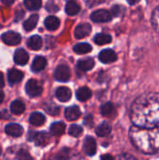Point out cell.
<instances>
[{
	"label": "cell",
	"instance_id": "5bb4252c",
	"mask_svg": "<svg viewBox=\"0 0 159 160\" xmlns=\"http://www.w3.org/2000/svg\"><path fill=\"white\" fill-rule=\"evenodd\" d=\"M82 115V112L77 106H71L66 109L65 116L68 121H75L80 118Z\"/></svg>",
	"mask_w": 159,
	"mask_h": 160
},
{
	"label": "cell",
	"instance_id": "cb8c5ba5",
	"mask_svg": "<svg viewBox=\"0 0 159 160\" xmlns=\"http://www.w3.org/2000/svg\"><path fill=\"white\" fill-rule=\"evenodd\" d=\"M81 10V8L79 6L78 3H76L75 1H68L66 4V12L69 15V16H74L77 15Z\"/></svg>",
	"mask_w": 159,
	"mask_h": 160
},
{
	"label": "cell",
	"instance_id": "9a60e30c",
	"mask_svg": "<svg viewBox=\"0 0 159 160\" xmlns=\"http://www.w3.org/2000/svg\"><path fill=\"white\" fill-rule=\"evenodd\" d=\"M77 67L82 71H89L95 67V61L93 58H90V57L83 58V59L79 60Z\"/></svg>",
	"mask_w": 159,
	"mask_h": 160
},
{
	"label": "cell",
	"instance_id": "7402d4cb",
	"mask_svg": "<svg viewBox=\"0 0 159 160\" xmlns=\"http://www.w3.org/2000/svg\"><path fill=\"white\" fill-rule=\"evenodd\" d=\"M111 132H112V126L109 123H107V122H104V123L100 124L96 128V133L99 137H106Z\"/></svg>",
	"mask_w": 159,
	"mask_h": 160
},
{
	"label": "cell",
	"instance_id": "7c38bea8",
	"mask_svg": "<svg viewBox=\"0 0 159 160\" xmlns=\"http://www.w3.org/2000/svg\"><path fill=\"white\" fill-rule=\"evenodd\" d=\"M5 132L12 137H20L23 133V128L18 124H8L5 128Z\"/></svg>",
	"mask_w": 159,
	"mask_h": 160
},
{
	"label": "cell",
	"instance_id": "8fae6325",
	"mask_svg": "<svg viewBox=\"0 0 159 160\" xmlns=\"http://www.w3.org/2000/svg\"><path fill=\"white\" fill-rule=\"evenodd\" d=\"M71 90L67 87L62 86L56 89L55 91V97L57 98L58 100L61 102H67L71 98Z\"/></svg>",
	"mask_w": 159,
	"mask_h": 160
},
{
	"label": "cell",
	"instance_id": "ee69618b",
	"mask_svg": "<svg viewBox=\"0 0 159 160\" xmlns=\"http://www.w3.org/2000/svg\"><path fill=\"white\" fill-rule=\"evenodd\" d=\"M4 4H6V5H11V4H13V1H2Z\"/></svg>",
	"mask_w": 159,
	"mask_h": 160
},
{
	"label": "cell",
	"instance_id": "9c48e42d",
	"mask_svg": "<svg viewBox=\"0 0 159 160\" xmlns=\"http://www.w3.org/2000/svg\"><path fill=\"white\" fill-rule=\"evenodd\" d=\"M92 31V26L90 23H81L79 24L74 31V36L78 39L86 38Z\"/></svg>",
	"mask_w": 159,
	"mask_h": 160
},
{
	"label": "cell",
	"instance_id": "4fadbf2b",
	"mask_svg": "<svg viewBox=\"0 0 159 160\" xmlns=\"http://www.w3.org/2000/svg\"><path fill=\"white\" fill-rule=\"evenodd\" d=\"M29 60L28 53L23 49H18L14 53V61L20 66H24Z\"/></svg>",
	"mask_w": 159,
	"mask_h": 160
},
{
	"label": "cell",
	"instance_id": "83f0119b",
	"mask_svg": "<svg viewBox=\"0 0 159 160\" xmlns=\"http://www.w3.org/2000/svg\"><path fill=\"white\" fill-rule=\"evenodd\" d=\"M94 41L97 45H105V44H108V43H111L112 42V37L109 34L100 33V34H97L95 37Z\"/></svg>",
	"mask_w": 159,
	"mask_h": 160
},
{
	"label": "cell",
	"instance_id": "277c9868",
	"mask_svg": "<svg viewBox=\"0 0 159 160\" xmlns=\"http://www.w3.org/2000/svg\"><path fill=\"white\" fill-rule=\"evenodd\" d=\"M29 140L33 141L37 146H45L50 142V135L46 132H31Z\"/></svg>",
	"mask_w": 159,
	"mask_h": 160
},
{
	"label": "cell",
	"instance_id": "d6986e66",
	"mask_svg": "<svg viewBox=\"0 0 159 160\" xmlns=\"http://www.w3.org/2000/svg\"><path fill=\"white\" fill-rule=\"evenodd\" d=\"M27 46L31 49V50H34V51H37L41 48L42 46V38L37 36V35H35V36H32L29 38V39L27 40Z\"/></svg>",
	"mask_w": 159,
	"mask_h": 160
},
{
	"label": "cell",
	"instance_id": "f35d334b",
	"mask_svg": "<svg viewBox=\"0 0 159 160\" xmlns=\"http://www.w3.org/2000/svg\"><path fill=\"white\" fill-rule=\"evenodd\" d=\"M84 125L87 127H91L93 125V116L91 114L87 115L84 119Z\"/></svg>",
	"mask_w": 159,
	"mask_h": 160
},
{
	"label": "cell",
	"instance_id": "836d02e7",
	"mask_svg": "<svg viewBox=\"0 0 159 160\" xmlns=\"http://www.w3.org/2000/svg\"><path fill=\"white\" fill-rule=\"evenodd\" d=\"M125 12V8L120 5H115L112 8V15L114 17H118Z\"/></svg>",
	"mask_w": 159,
	"mask_h": 160
},
{
	"label": "cell",
	"instance_id": "b9f144b4",
	"mask_svg": "<svg viewBox=\"0 0 159 160\" xmlns=\"http://www.w3.org/2000/svg\"><path fill=\"white\" fill-rule=\"evenodd\" d=\"M0 117L1 118H9V114H7V112H6V111H4V112H0Z\"/></svg>",
	"mask_w": 159,
	"mask_h": 160
},
{
	"label": "cell",
	"instance_id": "f6af8a7d",
	"mask_svg": "<svg viewBox=\"0 0 159 160\" xmlns=\"http://www.w3.org/2000/svg\"><path fill=\"white\" fill-rule=\"evenodd\" d=\"M0 154H1V147H0Z\"/></svg>",
	"mask_w": 159,
	"mask_h": 160
},
{
	"label": "cell",
	"instance_id": "74e56055",
	"mask_svg": "<svg viewBox=\"0 0 159 160\" xmlns=\"http://www.w3.org/2000/svg\"><path fill=\"white\" fill-rule=\"evenodd\" d=\"M115 160H137L136 158H134L133 156L129 155V154H122L120 156L117 157V158Z\"/></svg>",
	"mask_w": 159,
	"mask_h": 160
},
{
	"label": "cell",
	"instance_id": "1f68e13d",
	"mask_svg": "<svg viewBox=\"0 0 159 160\" xmlns=\"http://www.w3.org/2000/svg\"><path fill=\"white\" fill-rule=\"evenodd\" d=\"M152 23L154 28L159 32V6L157 8H156V9L153 12L152 15Z\"/></svg>",
	"mask_w": 159,
	"mask_h": 160
},
{
	"label": "cell",
	"instance_id": "7bdbcfd3",
	"mask_svg": "<svg viewBox=\"0 0 159 160\" xmlns=\"http://www.w3.org/2000/svg\"><path fill=\"white\" fill-rule=\"evenodd\" d=\"M4 100V93L2 91H0V103Z\"/></svg>",
	"mask_w": 159,
	"mask_h": 160
},
{
	"label": "cell",
	"instance_id": "ffe728a7",
	"mask_svg": "<svg viewBox=\"0 0 159 160\" xmlns=\"http://www.w3.org/2000/svg\"><path fill=\"white\" fill-rule=\"evenodd\" d=\"M76 97H77L78 100H80V101H86L92 97V91L86 86L81 87L77 90Z\"/></svg>",
	"mask_w": 159,
	"mask_h": 160
},
{
	"label": "cell",
	"instance_id": "ab89813d",
	"mask_svg": "<svg viewBox=\"0 0 159 160\" xmlns=\"http://www.w3.org/2000/svg\"><path fill=\"white\" fill-rule=\"evenodd\" d=\"M101 160H115L111 155H103L101 157Z\"/></svg>",
	"mask_w": 159,
	"mask_h": 160
},
{
	"label": "cell",
	"instance_id": "8d00e7d4",
	"mask_svg": "<svg viewBox=\"0 0 159 160\" xmlns=\"http://www.w3.org/2000/svg\"><path fill=\"white\" fill-rule=\"evenodd\" d=\"M46 9H47L48 11H50V12H56V11H58L59 8H58V6L55 5L54 3L50 2V3H48V4L46 5Z\"/></svg>",
	"mask_w": 159,
	"mask_h": 160
},
{
	"label": "cell",
	"instance_id": "603a6c76",
	"mask_svg": "<svg viewBox=\"0 0 159 160\" xmlns=\"http://www.w3.org/2000/svg\"><path fill=\"white\" fill-rule=\"evenodd\" d=\"M29 122L33 126H42L45 123V116L40 112H33L29 117Z\"/></svg>",
	"mask_w": 159,
	"mask_h": 160
},
{
	"label": "cell",
	"instance_id": "44dd1931",
	"mask_svg": "<svg viewBox=\"0 0 159 160\" xmlns=\"http://www.w3.org/2000/svg\"><path fill=\"white\" fill-rule=\"evenodd\" d=\"M37 22H38V15H37V14H33V15H31V16L23 22V28H24V30L27 31V32L32 31V30L36 27Z\"/></svg>",
	"mask_w": 159,
	"mask_h": 160
},
{
	"label": "cell",
	"instance_id": "f1b7e54d",
	"mask_svg": "<svg viewBox=\"0 0 159 160\" xmlns=\"http://www.w3.org/2000/svg\"><path fill=\"white\" fill-rule=\"evenodd\" d=\"M23 4L29 10H37L40 8L42 3L39 0H25Z\"/></svg>",
	"mask_w": 159,
	"mask_h": 160
},
{
	"label": "cell",
	"instance_id": "60d3db41",
	"mask_svg": "<svg viewBox=\"0 0 159 160\" xmlns=\"http://www.w3.org/2000/svg\"><path fill=\"white\" fill-rule=\"evenodd\" d=\"M5 85V81H4V76L3 74L0 72V88H2Z\"/></svg>",
	"mask_w": 159,
	"mask_h": 160
},
{
	"label": "cell",
	"instance_id": "e575fe53",
	"mask_svg": "<svg viewBox=\"0 0 159 160\" xmlns=\"http://www.w3.org/2000/svg\"><path fill=\"white\" fill-rule=\"evenodd\" d=\"M17 158L18 160H33L30 154L25 150H20L17 154Z\"/></svg>",
	"mask_w": 159,
	"mask_h": 160
},
{
	"label": "cell",
	"instance_id": "6da1fadb",
	"mask_svg": "<svg viewBox=\"0 0 159 160\" xmlns=\"http://www.w3.org/2000/svg\"><path fill=\"white\" fill-rule=\"evenodd\" d=\"M130 119L135 127L153 128L159 126V93L139 97L130 109Z\"/></svg>",
	"mask_w": 159,
	"mask_h": 160
},
{
	"label": "cell",
	"instance_id": "7a4b0ae2",
	"mask_svg": "<svg viewBox=\"0 0 159 160\" xmlns=\"http://www.w3.org/2000/svg\"><path fill=\"white\" fill-rule=\"evenodd\" d=\"M129 137L134 146L144 154H155L159 151V126L153 128H141L133 126Z\"/></svg>",
	"mask_w": 159,
	"mask_h": 160
},
{
	"label": "cell",
	"instance_id": "8992f818",
	"mask_svg": "<svg viewBox=\"0 0 159 160\" xmlns=\"http://www.w3.org/2000/svg\"><path fill=\"white\" fill-rule=\"evenodd\" d=\"M54 78L59 82H67L70 78V69L67 65H59L55 68Z\"/></svg>",
	"mask_w": 159,
	"mask_h": 160
},
{
	"label": "cell",
	"instance_id": "ac0fdd59",
	"mask_svg": "<svg viewBox=\"0 0 159 160\" xmlns=\"http://www.w3.org/2000/svg\"><path fill=\"white\" fill-rule=\"evenodd\" d=\"M44 24H45V27L50 30V31H54L56 30L59 25H60V21L57 17L55 16H49L45 19L44 21Z\"/></svg>",
	"mask_w": 159,
	"mask_h": 160
},
{
	"label": "cell",
	"instance_id": "3957f363",
	"mask_svg": "<svg viewBox=\"0 0 159 160\" xmlns=\"http://www.w3.org/2000/svg\"><path fill=\"white\" fill-rule=\"evenodd\" d=\"M42 90H43L42 86L36 80H29L25 85V91H26L27 95L32 98L40 96L42 93Z\"/></svg>",
	"mask_w": 159,
	"mask_h": 160
},
{
	"label": "cell",
	"instance_id": "2e32d148",
	"mask_svg": "<svg viewBox=\"0 0 159 160\" xmlns=\"http://www.w3.org/2000/svg\"><path fill=\"white\" fill-rule=\"evenodd\" d=\"M23 78V73L18 69H11L7 73V81L12 85L17 82H20Z\"/></svg>",
	"mask_w": 159,
	"mask_h": 160
},
{
	"label": "cell",
	"instance_id": "30bf717a",
	"mask_svg": "<svg viewBox=\"0 0 159 160\" xmlns=\"http://www.w3.org/2000/svg\"><path fill=\"white\" fill-rule=\"evenodd\" d=\"M83 151L87 156H94L97 152V142L94 138L86 137L83 142Z\"/></svg>",
	"mask_w": 159,
	"mask_h": 160
},
{
	"label": "cell",
	"instance_id": "52a82bcc",
	"mask_svg": "<svg viewBox=\"0 0 159 160\" xmlns=\"http://www.w3.org/2000/svg\"><path fill=\"white\" fill-rule=\"evenodd\" d=\"M1 38L4 43H6L7 45H10V46L18 45L22 40L21 35L16 32H13V31H7V32L4 33L2 35Z\"/></svg>",
	"mask_w": 159,
	"mask_h": 160
},
{
	"label": "cell",
	"instance_id": "f546056e",
	"mask_svg": "<svg viewBox=\"0 0 159 160\" xmlns=\"http://www.w3.org/2000/svg\"><path fill=\"white\" fill-rule=\"evenodd\" d=\"M44 109L51 115H58L59 114V112H60V108L56 104H54L52 102L45 104Z\"/></svg>",
	"mask_w": 159,
	"mask_h": 160
},
{
	"label": "cell",
	"instance_id": "484cf974",
	"mask_svg": "<svg viewBox=\"0 0 159 160\" xmlns=\"http://www.w3.org/2000/svg\"><path fill=\"white\" fill-rule=\"evenodd\" d=\"M25 110V106L24 104L21 101V100H14L11 105H10V111L12 113L16 114V115H20L22 114Z\"/></svg>",
	"mask_w": 159,
	"mask_h": 160
},
{
	"label": "cell",
	"instance_id": "5b68a950",
	"mask_svg": "<svg viewBox=\"0 0 159 160\" xmlns=\"http://www.w3.org/2000/svg\"><path fill=\"white\" fill-rule=\"evenodd\" d=\"M112 18V13L106 9H98L91 14V20L95 22H107Z\"/></svg>",
	"mask_w": 159,
	"mask_h": 160
},
{
	"label": "cell",
	"instance_id": "4316f807",
	"mask_svg": "<svg viewBox=\"0 0 159 160\" xmlns=\"http://www.w3.org/2000/svg\"><path fill=\"white\" fill-rule=\"evenodd\" d=\"M73 51L78 54H84L92 51V46L88 43H78L74 45Z\"/></svg>",
	"mask_w": 159,
	"mask_h": 160
},
{
	"label": "cell",
	"instance_id": "d590c367",
	"mask_svg": "<svg viewBox=\"0 0 159 160\" xmlns=\"http://www.w3.org/2000/svg\"><path fill=\"white\" fill-rule=\"evenodd\" d=\"M68 158H69V152L67 149L61 150L56 156V160H68Z\"/></svg>",
	"mask_w": 159,
	"mask_h": 160
},
{
	"label": "cell",
	"instance_id": "e0dca14e",
	"mask_svg": "<svg viewBox=\"0 0 159 160\" xmlns=\"http://www.w3.org/2000/svg\"><path fill=\"white\" fill-rule=\"evenodd\" d=\"M46 65H47V60L43 56H37L32 63L31 68L34 72H38L43 70Z\"/></svg>",
	"mask_w": 159,
	"mask_h": 160
},
{
	"label": "cell",
	"instance_id": "d6a6232c",
	"mask_svg": "<svg viewBox=\"0 0 159 160\" xmlns=\"http://www.w3.org/2000/svg\"><path fill=\"white\" fill-rule=\"evenodd\" d=\"M68 133L69 135H71L72 137H80L82 133V128L80 126L77 125H72L69 127L68 129Z\"/></svg>",
	"mask_w": 159,
	"mask_h": 160
},
{
	"label": "cell",
	"instance_id": "4dcf8cb0",
	"mask_svg": "<svg viewBox=\"0 0 159 160\" xmlns=\"http://www.w3.org/2000/svg\"><path fill=\"white\" fill-rule=\"evenodd\" d=\"M113 110H114V107L111 102L103 104L100 108V112H101L102 115H104V116H110L113 112Z\"/></svg>",
	"mask_w": 159,
	"mask_h": 160
},
{
	"label": "cell",
	"instance_id": "d4e9b609",
	"mask_svg": "<svg viewBox=\"0 0 159 160\" xmlns=\"http://www.w3.org/2000/svg\"><path fill=\"white\" fill-rule=\"evenodd\" d=\"M66 130V125L62 122H56V123H53L52 126H51V133L52 135H54V136H60L62 134H64Z\"/></svg>",
	"mask_w": 159,
	"mask_h": 160
},
{
	"label": "cell",
	"instance_id": "ba28073f",
	"mask_svg": "<svg viewBox=\"0 0 159 160\" xmlns=\"http://www.w3.org/2000/svg\"><path fill=\"white\" fill-rule=\"evenodd\" d=\"M99 60L104 64H110L112 62H115L117 60V54L116 52L112 49H106L100 52L98 55Z\"/></svg>",
	"mask_w": 159,
	"mask_h": 160
}]
</instances>
